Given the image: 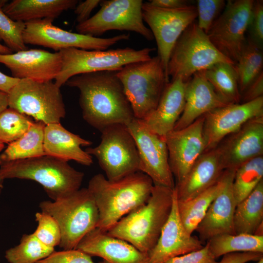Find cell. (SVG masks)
<instances>
[{"mask_svg": "<svg viewBox=\"0 0 263 263\" xmlns=\"http://www.w3.org/2000/svg\"><path fill=\"white\" fill-rule=\"evenodd\" d=\"M45 125L41 122H34L21 137L8 144L0 155L1 163L46 155L43 148Z\"/></svg>", "mask_w": 263, "mask_h": 263, "instance_id": "f1b7e54d", "label": "cell"}, {"mask_svg": "<svg viewBox=\"0 0 263 263\" xmlns=\"http://www.w3.org/2000/svg\"><path fill=\"white\" fill-rule=\"evenodd\" d=\"M174 188L172 207L159 238L148 254L149 263H164L168 260L202 248L203 242L189 234L179 217Z\"/></svg>", "mask_w": 263, "mask_h": 263, "instance_id": "44dd1931", "label": "cell"}, {"mask_svg": "<svg viewBox=\"0 0 263 263\" xmlns=\"http://www.w3.org/2000/svg\"><path fill=\"white\" fill-rule=\"evenodd\" d=\"M126 126L137 149L139 171L148 175L154 185L174 189L165 137L151 131L140 119L134 118Z\"/></svg>", "mask_w": 263, "mask_h": 263, "instance_id": "9a60e30c", "label": "cell"}, {"mask_svg": "<svg viewBox=\"0 0 263 263\" xmlns=\"http://www.w3.org/2000/svg\"><path fill=\"white\" fill-rule=\"evenodd\" d=\"M25 27L24 22L14 20L0 8V41L13 52L27 48L23 38Z\"/></svg>", "mask_w": 263, "mask_h": 263, "instance_id": "8d00e7d4", "label": "cell"}, {"mask_svg": "<svg viewBox=\"0 0 263 263\" xmlns=\"http://www.w3.org/2000/svg\"><path fill=\"white\" fill-rule=\"evenodd\" d=\"M173 194L174 189L153 185L148 201L122 218L107 233L148 254L169 216Z\"/></svg>", "mask_w": 263, "mask_h": 263, "instance_id": "3957f363", "label": "cell"}, {"mask_svg": "<svg viewBox=\"0 0 263 263\" xmlns=\"http://www.w3.org/2000/svg\"><path fill=\"white\" fill-rule=\"evenodd\" d=\"M196 2L197 25L207 34L224 10L226 2L224 0H198Z\"/></svg>", "mask_w": 263, "mask_h": 263, "instance_id": "f35d334b", "label": "cell"}, {"mask_svg": "<svg viewBox=\"0 0 263 263\" xmlns=\"http://www.w3.org/2000/svg\"><path fill=\"white\" fill-rule=\"evenodd\" d=\"M142 15L155 39L157 56L168 76L167 67L171 52L183 32L197 18L196 7L190 4L168 9L153 6L148 1L142 4Z\"/></svg>", "mask_w": 263, "mask_h": 263, "instance_id": "5bb4252c", "label": "cell"}, {"mask_svg": "<svg viewBox=\"0 0 263 263\" xmlns=\"http://www.w3.org/2000/svg\"><path fill=\"white\" fill-rule=\"evenodd\" d=\"M235 172L228 169L223 171L220 190L195 230L202 242L219 235L236 234L233 218L237 203L232 188Z\"/></svg>", "mask_w": 263, "mask_h": 263, "instance_id": "d6986e66", "label": "cell"}, {"mask_svg": "<svg viewBox=\"0 0 263 263\" xmlns=\"http://www.w3.org/2000/svg\"><path fill=\"white\" fill-rule=\"evenodd\" d=\"M55 251L43 243L33 233L22 235L19 244L7 249L5 258L9 263H37Z\"/></svg>", "mask_w": 263, "mask_h": 263, "instance_id": "e575fe53", "label": "cell"}, {"mask_svg": "<svg viewBox=\"0 0 263 263\" xmlns=\"http://www.w3.org/2000/svg\"><path fill=\"white\" fill-rule=\"evenodd\" d=\"M253 0H229L207 34L210 41L224 56L235 64L243 51Z\"/></svg>", "mask_w": 263, "mask_h": 263, "instance_id": "4fadbf2b", "label": "cell"}, {"mask_svg": "<svg viewBox=\"0 0 263 263\" xmlns=\"http://www.w3.org/2000/svg\"><path fill=\"white\" fill-rule=\"evenodd\" d=\"M204 121L203 115L187 127L173 130L165 136L169 165L175 185L183 180L206 150Z\"/></svg>", "mask_w": 263, "mask_h": 263, "instance_id": "e0dca14e", "label": "cell"}, {"mask_svg": "<svg viewBox=\"0 0 263 263\" xmlns=\"http://www.w3.org/2000/svg\"><path fill=\"white\" fill-rule=\"evenodd\" d=\"M221 187L220 177L216 183L195 197L186 201H179L177 199V209L181 221L189 234L192 235L196 230Z\"/></svg>", "mask_w": 263, "mask_h": 263, "instance_id": "f546056e", "label": "cell"}, {"mask_svg": "<svg viewBox=\"0 0 263 263\" xmlns=\"http://www.w3.org/2000/svg\"><path fill=\"white\" fill-rule=\"evenodd\" d=\"M263 180L236 205L233 218L235 234L263 236Z\"/></svg>", "mask_w": 263, "mask_h": 263, "instance_id": "83f0119b", "label": "cell"}, {"mask_svg": "<svg viewBox=\"0 0 263 263\" xmlns=\"http://www.w3.org/2000/svg\"><path fill=\"white\" fill-rule=\"evenodd\" d=\"M92 142L64 128L60 123L46 125L43 148L46 155L68 162L74 160L86 166L93 163L92 156L81 149Z\"/></svg>", "mask_w": 263, "mask_h": 263, "instance_id": "484cf974", "label": "cell"}, {"mask_svg": "<svg viewBox=\"0 0 263 263\" xmlns=\"http://www.w3.org/2000/svg\"><path fill=\"white\" fill-rule=\"evenodd\" d=\"M148 2L153 6L168 9H178L190 4L186 0H150Z\"/></svg>", "mask_w": 263, "mask_h": 263, "instance_id": "bcb514c9", "label": "cell"}, {"mask_svg": "<svg viewBox=\"0 0 263 263\" xmlns=\"http://www.w3.org/2000/svg\"><path fill=\"white\" fill-rule=\"evenodd\" d=\"M53 20L45 19L25 22L23 34L24 43L41 46L56 52L70 48L106 50L118 42L130 38L128 34L103 38L71 32L55 26L52 23Z\"/></svg>", "mask_w": 263, "mask_h": 263, "instance_id": "7c38bea8", "label": "cell"}, {"mask_svg": "<svg viewBox=\"0 0 263 263\" xmlns=\"http://www.w3.org/2000/svg\"><path fill=\"white\" fill-rule=\"evenodd\" d=\"M0 63L19 79L38 81L55 79L61 68V58L58 52L32 49L9 54H0Z\"/></svg>", "mask_w": 263, "mask_h": 263, "instance_id": "ffe728a7", "label": "cell"}, {"mask_svg": "<svg viewBox=\"0 0 263 263\" xmlns=\"http://www.w3.org/2000/svg\"><path fill=\"white\" fill-rule=\"evenodd\" d=\"M256 263H263V258L256 262Z\"/></svg>", "mask_w": 263, "mask_h": 263, "instance_id": "f5cc1de1", "label": "cell"}, {"mask_svg": "<svg viewBox=\"0 0 263 263\" xmlns=\"http://www.w3.org/2000/svg\"><path fill=\"white\" fill-rule=\"evenodd\" d=\"M219 62L235 63L221 54L207 34L193 22L183 32L171 52L167 67L171 80L181 78L188 81L196 73Z\"/></svg>", "mask_w": 263, "mask_h": 263, "instance_id": "52a82bcc", "label": "cell"}, {"mask_svg": "<svg viewBox=\"0 0 263 263\" xmlns=\"http://www.w3.org/2000/svg\"><path fill=\"white\" fill-rule=\"evenodd\" d=\"M65 84L79 90L83 119L100 132L113 124L127 125L135 118L116 71L78 75Z\"/></svg>", "mask_w": 263, "mask_h": 263, "instance_id": "6da1fadb", "label": "cell"}, {"mask_svg": "<svg viewBox=\"0 0 263 263\" xmlns=\"http://www.w3.org/2000/svg\"><path fill=\"white\" fill-rule=\"evenodd\" d=\"M39 207L57 222L61 235L59 246L63 250L75 249L98 222V211L87 188H79L55 201H42Z\"/></svg>", "mask_w": 263, "mask_h": 263, "instance_id": "5b68a950", "label": "cell"}, {"mask_svg": "<svg viewBox=\"0 0 263 263\" xmlns=\"http://www.w3.org/2000/svg\"><path fill=\"white\" fill-rule=\"evenodd\" d=\"M153 185L151 179L141 171L115 181L107 179L102 174L94 175L87 188L98 211L96 228L107 232L124 216L145 204Z\"/></svg>", "mask_w": 263, "mask_h": 263, "instance_id": "7a4b0ae2", "label": "cell"}, {"mask_svg": "<svg viewBox=\"0 0 263 263\" xmlns=\"http://www.w3.org/2000/svg\"><path fill=\"white\" fill-rule=\"evenodd\" d=\"M77 3V0H14L7 2L2 10L16 21L54 20L64 11L74 9Z\"/></svg>", "mask_w": 263, "mask_h": 263, "instance_id": "4316f807", "label": "cell"}, {"mask_svg": "<svg viewBox=\"0 0 263 263\" xmlns=\"http://www.w3.org/2000/svg\"><path fill=\"white\" fill-rule=\"evenodd\" d=\"M101 263H108V262L104 260L102 262H101Z\"/></svg>", "mask_w": 263, "mask_h": 263, "instance_id": "db71d44e", "label": "cell"}, {"mask_svg": "<svg viewBox=\"0 0 263 263\" xmlns=\"http://www.w3.org/2000/svg\"><path fill=\"white\" fill-rule=\"evenodd\" d=\"M33 123L29 116L7 108L0 113V141L9 144L16 141Z\"/></svg>", "mask_w": 263, "mask_h": 263, "instance_id": "d590c367", "label": "cell"}, {"mask_svg": "<svg viewBox=\"0 0 263 263\" xmlns=\"http://www.w3.org/2000/svg\"><path fill=\"white\" fill-rule=\"evenodd\" d=\"M12 53L13 52L10 49L0 43V54H9Z\"/></svg>", "mask_w": 263, "mask_h": 263, "instance_id": "681fc988", "label": "cell"}, {"mask_svg": "<svg viewBox=\"0 0 263 263\" xmlns=\"http://www.w3.org/2000/svg\"><path fill=\"white\" fill-rule=\"evenodd\" d=\"M38 226L34 235L44 244L55 248L59 246L61 239L59 226L55 219L50 214L41 211L35 214Z\"/></svg>", "mask_w": 263, "mask_h": 263, "instance_id": "74e56055", "label": "cell"}, {"mask_svg": "<svg viewBox=\"0 0 263 263\" xmlns=\"http://www.w3.org/2000/svg\"><path fill=\"white\" fill-rule=\"evenodd\" d=\"M263 258V253L258 252H234L225 254L218 263H246L257 262Z\"/></svg>", "mask_w": 263, "mask_h": 263, "instance_id": "ee69618b", "label": "cell"}, {"mask_svg": "<svg viewBox=\"0 0 263 263\" xmlns=\"http://www.w3.org/2000/svg\"><path fill=\"white\" fill-rule=\"evenodd\" d=\"M8 94L0 91V113L8 107Z\"/></svg>", "mask_w": 263, "mask_h": 263, "instance_id": "c3c4849f", "label": "cell"}, {"mask_svg": "<svg viewBox=\"0 0 263 263\" xmlns=\"http://www.w3.org/2000/svg\"><path fill=\"white\" fill-rule=\"evenodd\" d=\"M207 243L198 250L171 258L164 263H218Z\"/></svg>", "mask_w": 263, "mask_h": 263, "instance_id": "b9f144b4", "label": "cell"}, {"mask_svg": "<svg viewBox=\"0 0 263 263\" xmlns=\"http://www.w3.org/2000/svg\"><path fill=\"white\" fill-rule=\"evenodd\" d=\"M262 49L249 38L246 40L239 58L234 65L241 94L263 72Z\"/></svg>", "mask_w": 263, "mask_h": 263, "instance_id": "d6a6232c", "label": "cell"}, {"mask_svg": "<svg viewBox=\"0 0 263 263\" xmlns=\"http://www.w3.org/2000/svg\"><path fill=\"white\" fill-rule=\"evenodd\" d=\"M154 48L136 50L130 47L106 50H87L70 48L58 52L61 68L55 83L60 88L72 77L85 73L120 70L132 62L150 59Z\"/></svg>", "mask_w": 263, "mask_h": 263, "instance_id": "ba28073f", "label": "cell"}, {"mask_svg": "<svg viewBox=\"0 0 263 263\" xmlns=\"http://www.w3.org/2000/svg\"><path fill=\"white\" fill-rule=\"evenodd\" d=\"M250 38L262 49L263 43V1L254 0L248 28Z\"/></svg>", "mask_w": 263, "mask_h": 263, "instance_id": "ab89813d", "label": "cell"}, {"mask_svg": "<svg viewBox=\"0 0 263 263\" xmlns=\"http://www.w3.org/2000/svg\"><path fill=\"white\" fill-rule=\"evenodd\" d=\"M234 65L219 62L205 70V76L216 93L229 104L241 103L237 75Z\"/></svg>", "mask_w": 263, "mask_h": 263, "instance_id": "4dcf8cb0", "label": "cell"}, {"mask_svg": "<svg viewBox=\"0 0 263 263\" xmlns=\"http://www.w3.org/2000/svg\"><path fill=\"white\" fill-rule=\"evenodd\" d=\"M135 118L144 120L156 108L169 82L160 57L129 63L117 71Z\"/></svg>", "mask_w": 263, "mask_h": 263, "instance_id": "8992f818", "label": "cell"}, {"mask_svg": "<svg viewBox=\"0 0 263 263\" xmlns=\"http://www.w3.org/2000/svg\"><path fill=\"white\" fill-rule=\"evenodd\" d=\"M76 249L109 263H149L148 254L129 243L95 228L80 241Z\"/></svg>", "mask_w": 263, "mask_h": 263, "instance_id": "7402d4cb", "label": "cell"}, {"mask_svg": "<svg viewBox=\"0 0 263 263\" xmlns=\"http://www.w3.org/2000/svg\"><path fill=\"white\" fill-rule=\"evenodd\" d=\"M101 1L100 0H86L78 2L74 9L77 24L88 20L92 11L100 4Z\"/></svg>", "mask_w": 263, "mask_h": 263, "instance_id": "f6af8a7d", "label": "cell"}, {"mask_svg": "<svg viewBox=\"0 0 263 263\" xmlns=\"http://www.w3.org/2000/svg\"><path fill=\"white\" fill-rule=\"evenodd\" d=\"M185 97L184 110L173 130L184 128L208 112L229 105L216 93L205 70L195 73L186 82Z\"/></svg>", "mask_w": 263, "mask_h": 263, "instance_id": "603a6c76", "label": "cell"}, {"mask_svg": "<svg viewBox=\"0 0 263 263\" xmlns=\"http://www.w3.org/2000/svg\"><path fill=\"white\" fill-rule=\"evenodd\" d=\"M101 132L100 144L85 151L96 157L106 178L115 181L139 171L137 149L127 126L113 124Z\"/></svg>", "mask_w": 263, "mask_h": 263, "instance_id": "30bf717a", "label": "cell"}, {"mask_svg": "<svg viewBox=\"0 0 263 263\" xmlns=\"http://www.w3.org/2000/svg\"><path fill=\"white\" fill-rule=\"evenodd\" d=\"M8 95L9 108L45 125L59 123L65 116L60 87L52 80L20 79Z\"/></svg>", "mask_w": 263, "mask_h": 263, "instance_id": "9c48e42d", "label": "cell"}, {"mask_svg": "<svg viewBox=\"0 0 263 263\" xmlns=\"http://www.w3.org/2000/svg\"><path fill=\"white\" fill-rule=\"evenodd\" d=\"M262 96H263V72L241 94V103L250 102Z\"/></svg>", "mask_w": 263, "mask_h": 263, "instance_id": "7bdbcfd3", "label": "cell"}, {"mask_svg": "<svg viewBox=\"0 0 263 263\" xmlns=\"http://www.w3.org/2000/svg\"><path fill=\"white\" fill-rule=\"evenodd\" d=\"M186 84L177 78L167 84L155 109L142 120L151 131L165 137L173 131L184 109Z\"/></svg>", "mask_w": 263, "mask_h": 263, "instance_id": "d4e9b609", "label": "cell"}, {"mask_svg": "<svg viewBox=\"0 0 263 263\" xmlns=\"http://www.w3.org/2000/svg\"><path fill=\"white\" fill-rule=\"evenodd\" d=\"M0 176L5 179L35 181L53 201L80 188L84 174L67 162L48 155L2 163Z\"/></svg>", "mask_w": 263, "mask_h": 263, "instance_id": "277c9868", "label": "cell"}, {"mask_svg": "<svg viewBox=\"0 0 263 263\" xmlns=\"http://www.w3.org/2000/svg\"><path fill=\"white\" fill-rule=\"evenodd\" d=\"M224 170L263 156V115L253 118L225 137L216 147Z\"/></svg>", "mask_w": 263, "mask_h": 263, "instance_id": "ac0fdd59", "label": "cell"}, {"mask_svg": "<svg viewBox=\"0 0 263 263\" xmlns=\"http://www.w3.org/2000/svg\"><path fill=\"white\" fill-rule=\"evenodd\" d=\"M143 3L142 0H101L95 14L76 25L77 33L97 37L110 30L128 31L152 40V33L143 22Z\"/></svg>", "mask_w": 263, "mask_h": 263, "instance_id": "8fae6325", "label": "cell"}, {"mask_svg": "<svg viewBox=\"0 0 263 263\" xmlns=\"http://www.w3.org/2000/svg\"><path fill=\"white\" fill-rule=\"evenodd\" d=\"M207 243L215 259L234 252L263 253V236L225 234L213 237Z\"/></svg>", "mask_w": 263, "mask_h": 263, "instance_id": "1f68e13d", "label": "cell"}, {"mask_svg": "<svg viewBox=\"0 0 263 263\" xmlns=\"http://www.w3.org/2000/svg\"><path fill=\"white\" fill-rule=\"evenodd\" d=\"M263 180V156L252 159L235 170L232 183L237 204L245 198Z\"/></svg>", "mask_w": 263, "mask_h": 263, "instance_id": "836d02e7", "label": "cell"}, {"mask_svg": "<svg viewBox=\"0 0 263 263\" xmlns=\"http://www.w3.org/2000/svg\"><path fill=\"white\" fill-rule=\"evenodd\" d=\"M263 115V96L253 101L229 104L203 115L206 150L216 148L227 136L250 119Z\"/></svg>", "mask_w": 263, "mask_h": 263, "instance_id": "2e32d148", "label": "cell"}, {"mask_svg": "<svg viewBox=\"0 0 263 263\" xmlns=\"http://www.w3.org/2000/svg\"><path fill=\"white\" fill-rule=\"evenodd\" d=\"M4 144L0 141V152L2 151L3 149L4 148ZM1 164V162L0 160V165Z\"/></svg>", "mask_w": 263, "mask_h": 263, "instance_id": "816d5d0a", "label": "cell"}, {"mask_svg": "<svg viewBox=\"0 0 263 263\" xmlns=\"http://www.w3.org/2000/svg\"><path fill=\"white\" fill-rule=\"evenodd\" d=\"M3 181L4 179L0 176V193H1L3 188Z\"/></svg>", "mask_w": 263, "mask_h": 263, "instance_id": "f907efd6", "label": "cell"}, {"mask_svg": "<svg viewBox=\"0 0 263 263\" xmlns=\"http://www.w3.org/2000/svg\"><path fill=\"white\" fill-rule=\"evenodd\" d=\"M19 80L0 71V91L8 94Z\"/></svg>", "mask_w": 263, "mask_h": 263, "instance_id": "7dc6e473", "label": "cell"}, {"mask_svg": "<svg viewBox=\"0 0 263 263\" xmlns=\"http://www.w3.org/2000/svg\"><path fill=\"white\" fill-rule=\"evenodd\" d=\"M37 263H95L91 256L77 249L53 252Z\"/></svg>", "mask_w": 263, "mask_h": 263, "instance_id": "60d3db41", "label": "cell"}, {"mask_svg": "<svg viewBox=\"0 0 263 263\" xmlns=\"http://www.w3.org/2000/svg\"><path fill=\"white\" fill-rule=\"evenodd\" d=\"M224 170L216 148L205 151L175 185L177 200L186 201L205 191L219 180Z\"/></svg>", "mask_w": 263, "mask_h": 263, "instance_id": "cb8c5ba5", "label": "cell"}]
</instances>
